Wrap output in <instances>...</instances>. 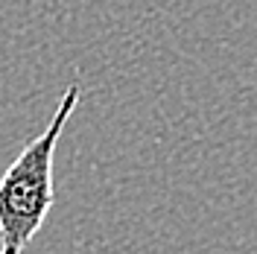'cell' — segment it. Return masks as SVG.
I'll list each match as a JSON object with an SVG mask.
<instances>
[{"mask_svg": "<svg viewBox=\"0 0 257 254\" xmlns=\"http://www.w3.org/2000/svg\"><path fill=\"white\" fill-rule=\"evenodd\" d=\"M79 102V85L64 91L50 126L24 146L0 178V254H24L53 207V161L70 114Z\"/></svg>", "mask_w": 257, "mask_h": 254, "instance_id": "cell-1", "label": "cell"}]
</instances>
